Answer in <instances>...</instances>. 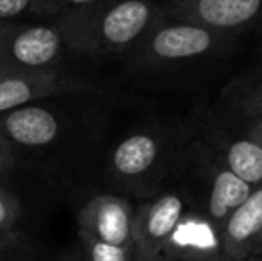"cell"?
I'll return each mask as SVG.
<instances>
[{"instance_id": "obj_1", "label": "cell", "mask_w": 262, "mask_h": 261, "mask_svg": "<svg viewBox=\"0 0 262 261\" xmlns=\"http://www.w3.org/2000/svg\"><path fill=\"white\" fill-rule=\"evenodd\" d=\"M164 14L156 0H100L55 20L66 49L80 56L130 52Z\"/></svg>"}, {"instance_id": "obj_2", "label": "cell", "mask_w": 262, "mask_h": 261, "mask_svg": "<svg viewBox=\"0 0 262 261\" xmlns=\"http://www.w3.org/2000/svg\"><path fill=\"white\" fill-rule=\"evenodd\" d=\"M234 39L235 36L227 32L164 13L128 54L136 68H164L210 56Z\"/></svg>"}, {"instance_id": "obj_3", "label": "cell", "mask_w": 262, "mask_h": 261, "mask_svg": "<svg viewBox=\"0 0 262 261\" xmlns=\"http://www.w3.org/2000/svg\"><path fill=\"white\" fill-rule=\"evenodd\" d=\"M54 24L13 22L0 27V77L52 75L64 50Z\"/></svg>"}, {"instance_id": "obj_4", "label": "cell", "mask_w": 262, "mask_h": 261, "mask_svg": "<svg viewBox=\"0 0 262 261\" xmlns=\"http://www.w3.org/2000/svg\"><path fill=\"white\" fill-rule=\"evenodd\" d=\"M164 13L235 38L239 34L262 36V0H169Z\"/></svg>"}, {"instance_id": "obj_5", "label": "cell", "mask_w": 262, "mask_h": 261, "mask_svg": "<svg viewBox=\"0 0 262 261\" xmlns=\"http://www.w3.org/2000/svg\"><path fill=\"white\" fill-rule=\"evenodd\" d=\"M186 213V200L180 193L164 192L134 209L132 251L134 261H154L164 249L173 229Z\"/></svg>"}, {"instance_id": "obj_6", "label": "cell", "mask_w": 262, "mask_h": 261, "mask_svg": "<svg viewBox=\"0 0 262 261\" xmlns=\"http://www.w3.org/2000/svg\"><path fill=\"white\" fill-rule=\"evenodd\" d=\"M159 256L175 261H230L225 254L221 229L204 213L187 209Z\"/></svg>"}, {"instance_id": "obj_7", "label": "cell", "mask_w": 262, "mask_h": 261, "mask_svg": "<svg viewBox=\"0 0 262 261\" xmlns=\"http://www.w3.org/2000/svg\"><path fill=\"white\" fill-rule=\"evenodd\" d=\"M134 208L123 197L97 195L84 204L77 216L79 233L118 247H132Z\"/></svg>"}, {"instance_id": "obj_8", "label": "cell", "mask_w": 262, "mask_h": 261, "mask_svg": "<svg viewBox=\"0 0 262 261\" xmlns=\"http://www.w3.org/2000/svg\"><path fill=\"white\" fill-rule=\"evenodd\" d=\"M225 254L230 261L262 258V185L255 186L221 229Z\"/></svg>"}, {"instance_id": "obj_9", "label": "cell", "mask_w": 262, "mask_h": 261, "mask_svg": "<svg viewBox=\"0 0 262 261\" xmlns=\"http://www.w3.org/2000/svg\"><path fill=\"white\" fill-rule=\"evenodd\" d=\"M61 131L57 116L41 106L25 104L0 113V136L7 143L39 149L54 143Z\"/></svg>"}, {"instance_id": "obj_10", "label": "cell", "mask_w": 262, "mask_h": 261, "mask_svg": "<svg viewBox=\"0 0 262 261\" xmlns=\"http://www.w3.org/2000/svg\"><path fill=\"white\" fill-rule=\"evenodd\" d=\"M90 90V83L61 73L32 77H0V113L18 106L32 104L34 101L54 95L77 93Z\"/></svg>"}, {"instance_id": "obj_11", "label": "cell", "mask_w": 262, "mask_h": 261, "mask_svg": "<svg viewBox=\"0 0 262 261\" xmlns=\"http://www.w3.org/2000/svg\"><path fill=\"white\" fill-rule=\"evenodd\" d=\"M220 161L252 188L262 185V118L248 120L245 131L217 143Z\"/></svg>"}, {"instance_id": "obj_12", "label": "cell", "mask_w": 262, "mask_h": 261, "mask_svg": "<svg viewBox=\"0 0 262 261\" xmlns=\"http://www.w3.org/2000/svg\"><path fill=\"white\" fill-rule=\"evenodd\" d=\"M205 174H207V204L204 215L217 229H223L230 215L246 200L253 188L235 174H232L221 161H210L209 165H205Z\"/></svg>"}, {"instance_id": "obj_13", "label": "cell", "mask_w": 262, "mask_h": 261, "mask_svg": "<svg viewBox=\"0 0 262 261\" xmlns=\"http://www.w3.org/2000/svg\"><path fill=\"white\" fill-rule=\"evenodd\" d=\"M161 157V142L150 132H134L116 145L111 156V167L118 177L136 181L156 168Z\"/></svg>"}, {"instance_id": "obj_14", "label": "cell", "mask_w": 262, "mask_h": 261, "mask_svg": "<svg viewBox=\"0 0 262 261\" xmlns=\"http://www.w3.org/2000/svg\"><path fill=\"white\" fill-rule=\"evenodd\" d=\"M223 101L228 111L245 122L262 118V57L228 84Z\"/></svg>"}, {"instance_id": "obj_15", "label": "cell", "mask_w": 262, "mask_h": 261, "mask_svg": "<svg viewBox=\"0 0 262 261\" xmlns=\"http://www.w3.org/2000/svg\"><path fill=\"white\" fill-rule=\"evenodd\" d=\"M80 245H82V259L84 261H134L132 247H118L98 242L95 238L79 233Z\"/></svg>"}, {"instance_id": "obj_16", "label": "cell", "mask_w": 262, "mask_h": 261, "mask_svg": "<svg viewBox=\"0 0 262 261\" xmlns=\"http://www.w3.org/2000/svg\"><path fill=\"white\" fill-rule=\"evenodd\" d=\"M95 2L100 0H34L31 16H50L57 20L59 16L88 7Z\"/></svg>"}, {"instance_id": "obj_17", "label": "cell", "mask_w": 262, "mask_h": 261, "mask_svg": "<svg viewBox=\"0 0 262 261\" xmlns=\"http://www.w3.org/2000/svg\"><path fill=\"white\" fill-rule=\"evenodd\" d=\"M20 216V202L0 186V231H11Z\"/></svg>"}, {"instance_id": "obj_18", "label": "cell", "mask_w": 262, "mask_h": 261, "mask_svg": "<svg viewBox=\"0 0 262 261\" xmlns=\"http://www.w3.org/2000/svg\"><path fill=\"white\" fill-rule=\"evenodd\" d=\"M34 0H0V27L20 22L25 14L32 13Z\"/></svg>"}, {"instance_id": "obj_19", "label": "cell", "mask_w": 262, "mask_h": 261, "mask_svg": "<svg viewBox=\"0 0 262 261\" xmlns=\"http://www.w3.org/2000/svg\"><path fill=\"white\" fill-rule=\"evenodd\" d=\"M14 245H16V236L11 231H0V259L9 254Z\"/></svg>"}, {"instance_id": "obj_20", "label": "cell", "mask_w": 262, "mask_h": 261, "mask_svg": "<svg viewBox=\"0 0 262 261\" xmlns=\"http://www.w3.org/2000/svg\"><path fill=\"white\" fill-rule=\"evenodd\" d=\"M11 167V150L9 143L0 136V174H6Z\"/></svg>"}, {"instance_id": "obj_21", "label": "cell", "mask_w": 262, "mask_h": 261, "mask_svg": "<svg viewBox=\"0 0 262 261\" xmlns=\"http://www.w3.org/2000/svg\"><path fill=\"white\" fill-rule=\"evenodd\" d=\"M61 261H84L82 254H68L66 258H62Z\"/></svg>"}, {"instance_id": "obj_22", "label": "cell", "mask_w": 262, "mask_h": 261, "mask_svg": "<svg viewBox=\"0 0 262 261\" xmlns=\"http://www.w3.org/2000/svg\"><path fill=\"white\" fill-rule=\"evenodd\" d=\"M154 261H175V259H169V258H164V256H157Z\"/></svg>"}, {"instance_id": "obj_23", "label": "cell", "mask_w": 262, "mask_h": 261, "mask_svg": "<svg viewBox=\"0 0 262 261\" xmlns=\"http://www.w3.org/2000/svg\"><path fill=\"white\" fill-rule=\"evenodd\" d=\"M257 261H262V258H260V259H257Z\"/></svg>"}]
</instances>
